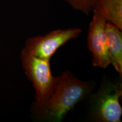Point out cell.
I'll list each match as a JSON object with an SVG mask.
<instances>
[{"label": "cell", "instance_id": "6da1fadb", "mask_svg": "<svg viewBox=\"0 0 122 122\" xmlns=\"http://www.w3.org/2000/svg\"><path fill=\"white\" fill-rule=\"evenodd\" d=\"M94 84L79 80L68 71L57 77L56 84L46 106L38 118L59 122L77 103L91 93Z\"/></svg>", "mask_w": 122, "mask_h": 122}, {"label": "cell", "instance_id": "7a4b0ae2", "mask_svg": "<svg viewBox=\"0 0 122 122\" xmlns=\"http://www.w3.org/2000/svg\"><path fill=\"white\" fill-rule=\"evenodd\" d=\"M20 60L24 73L35 89L32 108L34 115L38 118L54 91L57 77L51 73L50 60L35 57L24 48L20 53Z\"/></svg>", "mask_w": 122, "mask_h": 122}, {"label": "cell", "instance_id": "3957f363", "mask_svg": "<svg viewBox=\"0 0 122 122\" xmlns=\"http://www.w3.org/2000/svg\"><path fill=\"white\" fill-rule=\"evenodd\" d=\"M122 96V82L106 80L91 98V112L93 121L120 122L122 108L120 98Z\"/></svg>", "mask_w": 122, "mask_h": 122}, {"label": "cell", "instance_id": "277c9868", "mask_svg": "<svg viewBox=\"0 0 122 122\" xmlns=\"http://www.w3.org/2000/svg\"><path fill=\"white\" fill-rule=\"evenodd\" d=\"M81 32L82 30L78 28L54 30L44 36L27 39L24 48L35 57L50 60L59 48L78 37Z\"/></svg>", "mask_w": 122, "mask_h": 122}, {"label": "cell", "instance_id": "5b68a950", "mask_svg": "<svg viewBox=\"0 0 122 122\" xmlns=\"http://www.w3.org/2000/svg\"><path fill=\"white\" fill-rule=\"evenodd\" d=\"M93 13L88 31V48L92 55L93 65L106 68L111 63L105 30L107 21L100 12L93 10Z\"/></svg>", "mask_w": 122, "mask_h": 122}, {"label": "cell", "instance_id": "8992f818", "mask_svg": "<svg viewBox=\"0 0 122 122\" xmlns=\"http://www.w3.org/2000/svg\"><path fill=\"white\" fill-rule=\"evenodd\" d=\"M108 50L111 64L120 76L122 75V30L114 24L106 22L105 24Z\"/></svg>", "mask_w": 122, "mask_h": 122}, {"label": "cell", "instance_id": "52a82bcc", "mask_svg": "<svg viewBox=\"0 0 122 122\" xmlns=\"http://www.w3.org/2000/svg\"><path fill=\"white\" fill-rule=\"evenodd\" d=\"M94 10L101 13L107 22L122 30V0H97Z\"/></svg>", "mask_w": 122, "mask_h": 122}, {"label": "cell", "instance_id": "ba28073f", "mask_svg": "<svg viewBox=\"0 0 122 122\" xmlns=\"http://www.w3.org/2000/svg\"><path fill=\"white\" fill-rule=\"evenodd\" d=\"M74 10L89 15L95 8L97 0H64Z\"/></svg>", "mask_w": 122, "mask_h": 122}]
</instances>
